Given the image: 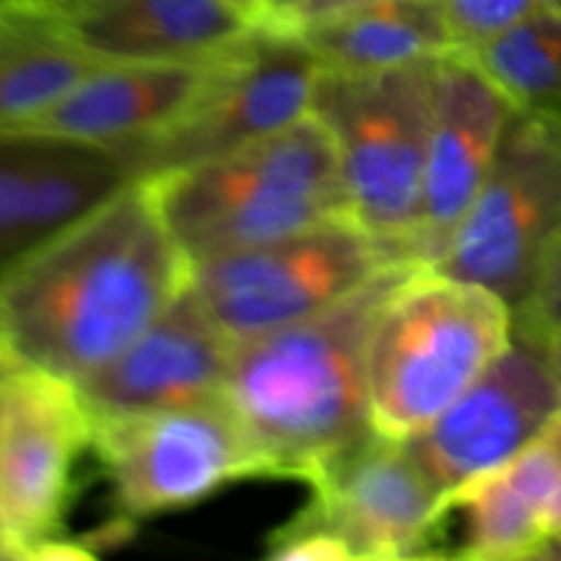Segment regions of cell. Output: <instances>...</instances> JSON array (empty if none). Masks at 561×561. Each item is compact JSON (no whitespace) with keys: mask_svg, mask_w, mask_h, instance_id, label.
<instances>
[{"mask_svg":"<svg viewBox=\"0 0 561 561\" xmlns=\"http://www.w3.org/2000/svg\"><path fill=\"white\" fill-rule=\"evenodd\" d=\"M546 11H561V0H447L458 53Z\"/></svg>","mask_w":561,"mask_h":561,"instance_id":"7402d4cb","label":"cell"},{"mask_svg":"<svg viewBox=\"0 0 561 561\" xmlns=\"http://www.w3.org/2000/svg\"><path fill=\"white\" fill-rule=\"evenodd\" d=\"M542 442L548 444V447L553 449V453L561 458V411L557 414V420L551 422V427L546 431V436H542Z\"/></svg>","mask_w":561,"mask_h":561,"instance_id":"4316f807","label":"cell"},{"mask_svg":"<svg viewBox=\"0 0 561 561\" xmlns=\"http://www.w3.org/2000/svg\"><path fill=\"white\" fill-rule=\"evenodd\" d=\"M99 64L44 5L0 0V131L42 115Z\"/></svg>","mask_w":561,"mask_h":561,"instance_id":"ffe728a7","label":"cell"},{"mask_svg":"<svg viewBox=\"0 0 561 561\" xmlns=\"http://www.w3.org/2000/svg\"><path fill=\"white\" fill-rule=\"evenodd\" d=\"M93 422L71 381L38 370L0 387V529L9 561L91 559L66 537L77 463L91 453Z\"/></svg>","mask_w":561,"mask_h":561,"instance_id":"ba28073f","label":"cell"},{"mask_svg":"<svg viewBox=\"0 0 561 561\" xmlns=\"http://www.w3.org/2000/svg\"><path fill=\"white\" fill-rule=\"evenodd\" d=\"M449 513H460V559L520 561L551 553L561 515V458L537 442L493 474L466 488Z\"/></svg>","mask_w":561,"mask_h":561,"instance_id":"ac0fdd59","label":"cell"},{"mask_svg":"<svg viewBox=\"0 0 561 561\" xmlns=\"http://www.w3.org/2000/svg\"><path fill=\"white\" fill-rule=\"evenodd\" d=\"M241 5H247V9L252 11V14H255V20H257V0H239Z\"/></svg>","mask_w":561,"mask_h":561,"instance_id":"f546056e","label":"cell"},{"mask_svg":"<svg viewBox=\"0 0 561 561\" xmlns=\"http://www.w3.org/2000/svg\"><path fill=\"white\" fill-rule=\"evenodd\" d=\"M91 453L110 482L115 520L135 526L192 507L263 466L222 394L179 409L93 422Z\"/></svg>","mask_w":561,"mask_h":561,"instance_id":"9c48e42d","label":"cell"},{"mask_svg":"<svg viewBox=\"0 0 561 561\" xmlns=\"http://www.w3.org/2000/svg\"><path fill=\"white\" fill-rule=\"evenodd\" d=\"M548 557H561V526L557 531V537H553V546H551V553Z\"/></svg>","mask_w":561,"mask_h":561,"instance_id":"83f0119b","label":"cell"},{"mask_svg":"<svg viewBox=\"0 0 561 561\" xmlns=\"http://www.w3.org/2000/svg\"><path fill=\"white\" fill-rule=\"evenodd\" d=\"M561 411L557 354L515 334L510 348L405 449L444 510L455 499L542 442Z\"/></svg>","mask_w":561,"mask_h":561,"instance_id":"8fae6325","label":"cell"},{"mask_svg":"<svg viewBox=\"0 0 561 561\" xmlns=\"http://www.w3.org/2000/svg\"><path fill=\"white\" fill-rule=\"evenodd\" d=\"M131 181L118 151L53 135L0 131V283Z\"/></svg>","mask_w":561,"mask_h":561,"instance_id":"9a60e30c","label":"cell"},{"mask_svg":"<svg viewBox=\"0 0 561 561\" xmlns=\"http://www.w3.org/2000/svg\"><path fill=\"white\" fill-rule=\"evenodd\" d=\"M192 263L148 181H131L0 283V343L25 370L80 383L190 285Z\"/></svg>","mask_w":561,"mask_h":561,"instance_id":"6da1fadb","label":"cell"},{"mask_svg":"<svg viewBox=\"0 0 561 561\" xmlns=\"http://www.w3.org/2000/svg\"><path fill=\"white\" fill-rule=\"evenodd\" d=\"M553 354H557V359H559V365H561V345H559L557 351H553Z\"/></svg>","mask_w":561,"mask_h":561,"instance_id":"4dcf8cb0","label":"cell"},{"mask_svg":"<svg viewBox=\"0 0 561 561\" xmlns=\"http://www.w3.org/2000/svg\"><path fill=\"white\" fill-rule=\"evenodd\" d=\"M515 334L548 351L561 345V241L529 299L515 310Z\"/></svg>","mask_w":561,"mask_h":561,"instance_id":"603a6c76","label":"cell"},{"mask_svg":"<svg viewBox=\"0 0 561 561\" xmlns=\"http://www.w3.org/2000/svg\"><path fill=\"white\" fill-rule=\"evenodd\" d=\"M22 370H25V367H22L20 362H16L14 356L9 354V348L0 343V387H3L5 381H11V378H14L16 373H22Z\"/></svg>","mask_w":561,"mask_h":561,"instance_id":"484cf974","label":"cell"},{"mask_svg":"<svg viewBox=\"0 0 561 561\" xmlns=\"http://www.w3.org/2000/svg\"><path fill=\"white\" fill-rule=\"evenodd\" d=\"M38 5L96 60H217L261 31L239 0H44Z\"/></svg>","mask_w":561,"mask_h":561,"instance_id":"e0dca14e","label":"cell"},{"mask_svg":"<svg viewBox=\"0 0 561 561\" xmlns=\"http://www.w3.org/2000/svg\"><path fill=\"white\" fill-rule=\"evenodd\" d=\"M559 526H561V515H559ZM559 531V529H557Z\"/></svg>","mask_w":561,"mask_h":561,"instance_id":"d6a6232c","label":"cell"},{"mask_svg":"<svg viewBox=\"0 0 561 561\" xmlns=\"http://www.w3.org/2000/svg\"><path fill=\"white\" fill-rule=\"evenodd\" d=\"M436 64L362 75L318 71L312 93V113L327 124L337 148L348 214L392 261L409 266H420L414 241Z\"/></svg>","mask_w":561,"mask_h":561,"instance_id":"5b68a950","label":"cell"},{"mask_svg":"<svg viewBox=\"0 0 561 561\" xmlns=\"http://www.w3.org/2000/svg\"><path fill=\"white\" fill-rule=\"evenodd\" d=\"M296 36L321 71L403 69L458 53L447 0H362L305 22Z\"/></svg>","mask_w":561,"mask_h":561,"instance_id":"d6986e66","label":"cell"},{"mask_svg":"<svg viewBox=\"0 0 561 561\" xmlns=\"http://www.w3.org/2000/svg\"><path fill=\"white\" fill-rule=\"evenodd\" d=\"M233 348L186 285L129 348L75 387L91 422L179 409L222 394Z\"/></svg>","mask_w":561,"mask_h":561,"instance_id":"5bb4252c","label":"cell"},{"mask_svg":"<svg viewBox=\"0 0 561 561\" xmlns=\"http://www.w3.org/2000/svg\"><path fill=\"white\" fill-rule=\"evenodd\" d=\"M148 184L192 266L351 217L337 148L316 113Z\"/></svg>","mask_w":561,"mask_h":561,"instance_id":"277c9868","label":"cell"},{"mask_svg":"<svg viewBox=\"0 0 561 561\" xmlns=\"http://www.w3.org/2000/svg\"><path fill=\"white\" fill-rule=\"evenodd\" d=\"M318 71L296 33L261 27L219 64L179 121L118 153L131 179L153 181L239 151L312 113Z\"/></svg>","mask_w":561,"mask_h":561,"instance_id":"30bf717a","label":"cell"},{"mask_svg":"<svg viewBox=\"0 0 561 561\" xmlns=\"http://www.w3.org/2000/svg\"><path fill=\"white\" fill-rule=\"evenodd\" d=\"M515 340V310L493 290L431 266L389 288L367 340L373 431L409 442L436 422Z\"/></svg>","mask_w":561,"mask_h":561,"instance_id":"3957f363","label":"cell"},{"mask_svg":"<svg viewBox=\"0 0 561 561\" xmlns=\"http://www.w3.org/2000/svg\"><path fill=\"white\" fill-rule=\"evenodd\" d=\"M414 266H392L340 305L233 348L222 398L263 477L312 485L376 436L367 403V340L383 296Z\"/></svg>","mask_w":561,"mask_h":561,"instance_id":"7a4b0ae2","label":"cell"},{"mask_svg":"<svg viewBox=\"0 0 561 561\" xmlns=\"http://www.w3.org/2000/svg\"><path fill=\"white\" fill-rule=\"evenodd\" d=\"M225 58L197 64L102 60L53 107L14 131L66 137L110 151L140 146L195 104Z\"/></svg>","mask_w":561,"mask_h":561,"instance_id":"2e32d148","label":"cell"},{"mask_svg":"<svg viewBox=\"0 0 561 561\" xmlns=\"http://www.w3.org/2000/svg\"><path fill=\"white\" fill-rule=\"evenodd\" d=\"M310 0H257V25L274 33H296Z\"/></svg>","mask_w":561,"mask_h":561,"instance_id":"cb8c5ba5","label":"cell"},{"mask_svg":"<svg viewBox=\"0 0 561 561\" xmlns=\"http://www.w3.org/2000/svg\"><path fill=\"white\" fill-rule=\"evenodd\" d=\"M561 241V110L515 107L493 168L433 268L518 310Z\"/></svg>","mask_w":561,"mask_h":561,"instance_id":"8992f818","label":"cell"},{"mask_svg":"<svg viewBox=\"0 0 561 561\" xmlns=\"http://www.w3.org/2000/svg\"><path fill=\"white\" fill-rule=\"evenodd\" d=\"M0 561H9V551H5V537H3V529H0Z\"/></svg>","mask_w":561,"mask_h":561,"instance_id":"f1b7e54d","label":"cell"},{"mask_svg":"<svg viewBox=\"0 0 561 561\" xmlns=\"http://www.w3.org/2000/svg\"><path fill=\"white\" fill-rule=\"evenodd\" d=\"M310 488V504L288 520L340 542L351 561L422 559L447 518L442 499L403 442L373 436Z\"/></svg>","mask_w":561,"mask_h":561,"instance_id":"7c38bea8","label":"cell"},{"mask_svg":"<svg viewBox=\"0 0 561 561\" xmlns=\"http://www.w3.org/2000/svg\"><path fill=\"white\" fill-rule=\"evenodd\" d=\"M354 3H362V0H310V5L305 9V16H301V25H305V22H310V20H318V16L332 14V11L345 9V5H354ZM296 33H299V31H296Z\"/></svg>","mask_w":561,"mask_h":561,"instance_id":"d4e9b609","label":"cell"},{"mask_svg":"<svg viewBox=\"0 0 561 561\" xmlns=\"http://www.w3.org/2000/svg\"><path fill=\"white\" fill-rule=\"evenodd\" d=\"M27 3H44V0H27Z\"/></svg>","mask_w":561,"mask_h":561,"instance_id":"1f68e13d","label":"cell"},{"mask_svg":"<svg viewBox=\"0 0 561 561\" xmlns=\"http://www.w3.org/2000/svg\"><path fill=\"white\" fill-rule=\"evenodd\" d=\"M515 107L561 110V11H546L460 49Z\"/></svg>","mask_w":561,"mask_h":561,"instance_id":"44dd1931","label":"cell"},{"mask_svg":"<svg viewBox=\"0 0 561 561\" xmlns=\"http://www.w3.org/2000/svg\"><path fill=\"white\" fill-rule=\"evenodd\" d=\"M515 104L460 53L433 71V115L414 261L436 266L493 168Z\"/></svg>","mask_w":561,"mask_h":561,"instance_id":"4fadbf2b","label":"cell"},{"mask_svg":"<svg viewBox=\"0 0 561 561\" xmlns=\"http://www.w3.org/2000/svg\"><path fill=\"white\" fill-rule=\"evenodd\" d=\"M392 266H409L351 217L285 239L208 257L192 266L190 288L233 345L340 305Z\"/></svg>","mask_w":561,"mask_h":561,"instance_id":"52a82bcc","label":"cell"}]
</instances>
